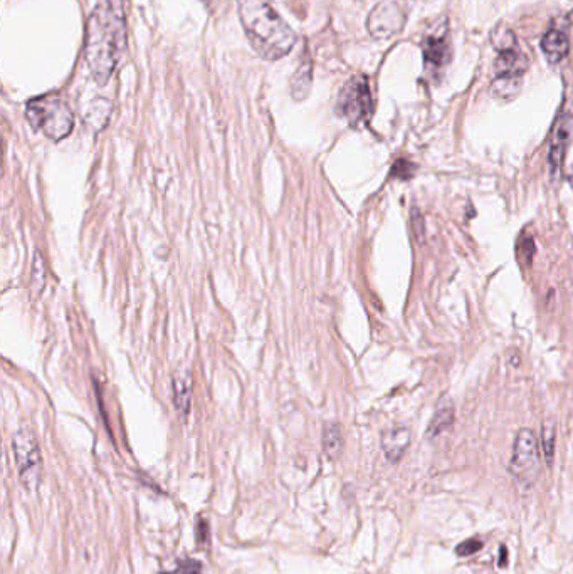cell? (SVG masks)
I'll list each match as a JSON object with an SVG mask.
<instances>
[{"label": "cell", "instance_id": "18", "mask_svg": "<svg viewBox=\"0 0 573 574\" xmlns=\"http://www.w3.org/2000/svg\"><path fill=\"white\" fill-rule=\"evenodd\" d=\"M485 546V541L479 539V538H471V539H466L464 543L457 546L456 553L457 556H472L476 554L478 551H481Z\"/></svg>", "mask_w": 573, "mask_h": 574}, {"label": "cell", "instance_id": "1", "mask_svg": "<svg viewBox=\"0 0 573 574\" xmlns=\"http://www.w3.org/2000/svg\"><path fill=\"white\" fill-rule=\"evenodd\" d=\"M127 49V19L121 0H100L86 26V62L98 85H106Z\"/></svg>", "mask_w": 573, "mask_h": 574}, {"label": "cell", "instance_id": "5", "mask_svg": "<svg viewBox=\"0 0 573 574\" xmlns=\"http://www.w3.org/2000/svg\"><path fill=\"white\" fill-rule=\"evenodd\" d=\"M510 472L520 487L535 486L542 473L540 445L533 430L523 428L516 433Z\"/></svg>", "mask_w": 573, "mask_h": 574}, {"label": "cell", "instance_id": "7", "mask_svg": "<svg viewBox=\"0 0 573 574\" xmlns=\"http://www.w3.org/2000/svg\"><path fill=\"white\" fill-rule=\"evenodd\" d=\"M15 467L26 489L36 490L43 481V456L39 445L29 430H19L12 439Z\"/></svg>", "mask_w": 573, "mask_h": 574}, {"label": "cell", "instance_id": "6", "mask_svg": "<svg viewBox=\"0 0 573 574\" xmlns=\"http://www.w3.org/2000/svg\"><path fill=\"white\" fill-rule=\"evenodd\" d=\"M372 109L373 101L368 77L364 74H356L350 77L340 91L337 113L356 128L367 123L368 118L372 117Z\"/></svg>", "mask_w": 573, "mask_h": 574}, {"label": "cell", "instance_id": "21", "mask_svg": "<svg viewBox=\"0 0 573 574\" xmlns=\"http://www.w3.org/2000/svg\"><path fill=\"white\" fill-rule=\"evenodd\" d=\"M162 574H176V573H162Z\"/></svg>", "mask_w": 573, "mask_h": 574}, {"label": "cell", "instance_id": "12", "mask_svg": "<svg viewBox=\"0 0 573 574\" xmlns=\"http://www.w3.org/2000/svg\"><path fill=\"white\" fill-rule=\"evenodd\" d=\"M542 49L550 64H559L569 56L570 41L565 32L559 29L548 30L542 39Z\"/></svg>", "mask_w": 573, "mask_h": 574}, {"label": "cell", "instance_id": "17", "mask_svg": "<svg viewBox=\"0 0 573 574\" xmlns=\"http://www.w3.org/2000/svg\"><path fill=\"white\" fill-rule=\"evenodd\" d=\"M555 441H557V432L553 422H544L542 427V450H544V460L548 465L553 464V456H555Z\"/></svg>", "mask_w": 573, "mask_h": 574}, {"label": "cell", "instance_id": "3", "mask_svg": "<svg viewBox=\"0 0 573 574\" xmlns=\"http://www.w3.org/2000/svg\"><path fill=\"white\" fill-rule=\"evenodd\" d=\"M498 58L495 61V76L491 83V94L498 101H512L520 93L528 61L520 51L515 34L508 28H500L493 36Z\"/></svg>", "mask_w": 573, "mask_h": 574}, {"label": "cell", "instance_id": "2", "mask_svg": "<svg viewBox=\"0 0 573 574\" xmlns=\"http://www.w3.org/2000/svg\"><path fill=\"white\" fill-rule=\"evenodd\" d=\"M241 22L252 49L267 61H278L291 53L296 34L267 0H241Z\"/></svg>", "mask_w": 573, "mask_h": 574}, {"label": "cell", "instance_id": "13", "mask_svg": "<svg viewBox=\"0 0 573 574\" xmlns=\"http://www.w3.org/2000/svg\"><path fill=\"white\" fill-rule=\"evenodd\" d=\"M453 422H454V407H453V403L451 401H442L438 412L432 416V420L429 424L427 435L430 439L441 435L442 432H446L447 428L453 425Z\"/></svg>", "mask_w": 573, "mask_h": 574}, {"label": "cell", "instance_id": "4", "mask_svg": "<svg viewBox=\"0 0 573 574\" xmlns=\"http://www.w3.org/2000/svg\"><path fill=\"white\" fill-rule=\"evenodd\" d=\"M26 117L34 130L45 133L47 138L54 141H61L73 132V111L56 96H43L29 101Z\"/></svg>", "mask_w": 573, "mask_h": 574}, {"label": "cell", "instance_id": "11", "mask_svg": "<svg viewBox=\"0 0 573 574\" xmlns=\"http://www.w3.org/2000/svg\"><path fill=\"white\" fill-rule=\"evenodd\" d=\"M411 445V430L396 427L387 430L382 435L383 456L389 462H398Z\"/></svg>", "mask_w": 573, "mask_h": 574}, {"label": "cell", "instance_id": "16", "mask_svg": "<svg viewBox=\"0 0 573 574\" xmlns=\"http://www.w3.org/2000/svg\"><path fill=\"white\" fill-rule=\"evenodd\" d=\"M191 378H174V403L182 416L191 412Z\"/></svg>", "mask_w": 573, "mask_h": 574}, {"label": "cell", "instance_id": "20", "mask_svg": "<svg viewBox=\"0 0 573 574\" xmlns=\"http://www.w3.org/2000/svg\"><path fill=\"white\" fill-rule=\"evenodd\" d=\"M570 185L573 187V172L570 174Z\"/></svg>", "mask_w": 573, "mask_h": 574}, {"label": "cell", "instance_id": "15", "mask_svg": "<svg viewBox=\"0 0 573 574\" xmlns=\"http://www.w3.org/2000/svg\"><path fill=\"white\" fill-rule=\"evenodd\" d=\"M309 86H311V62L307 61L294 73L293 81H291V93H293L294 100L303 101L308 96Z\"/></svg>", "mask_w": 573, "mask_h": 574}, {"label": "cell", "instance_id": "23", "mask_svg": "<svg viewBox=\"0 0 573 574\" xmlns=\"http://www.w3.org/2000/svg\"><path fill=\"white\" fill-rule=\"evenodd\" d=\"M572 20H573V14H572Z\"/></svg>", "mask_w": 573, "mask_h": 574}, {"label": "cell", "instance_id": "8", "mask_svg": "<svg viewBox=\"0 0 573 574\" xmlns=\"http://www.w3.org/2000/svg\"><path fill=\"white\" fill-rule=\"evenodd\" d=\"M573 136V96L570 100H567L561 111H560L559 118L555 121L553 132L550 136V148H548V166H550V174L553 180H559L561 175V168H563V160H565V153L567 148L570 145V140Z\"/></svg>", "mask_w": 573, "mask_h": 574}, {"label": "cell", "instance_id": "22", "mask_svg": "<svg viewBox=\"0 0 573 574\" xmlns=\"http://www.w3.org/2000/svg\"><path fill=\"white\" fill-rule=\"evenodd\" d=\"M204 2H209V0H204Z\"/></svg>", "mask_w": 573, "mask_h": 574}, {"label": "cell", "instance_id": "10", "mask_svg": "<svg viewBox=\"0 0 573 574\" xmlns=\"http://www.w3.org/2000/svg\"><path fill=\"white\" fill-rule=\"evenodd\" d=\"M422 56H424V66L426 73L438 77L439 74L447 68L451 62V43L446 26L441 30H436L434 34H429L422 39Z\"/></svg>", "mask_w": 573, "mask_h": 574}, {"label": "cell", "instance_id": "9", "mask_svg": "<svg viewBox=\"0 0 573 574\" xmlns=\"http://www.w3.org/2000/svg\"><path fill=\"white\" fill-rule=\"evenodd\" d=\"M405 15L396 0H382L368 15L367 29L375 39H390L402 29Z\"/></svg>", "mask_w": 573, "mask_h": 574}, {"label": "cell", "instance_id": "14", "mask_svg": "<svg viewBox=\"0 0 573 574\" xmlns=\"http://www.w3.org/2000/svg\"><path fill=\"white\" fill-rule=\"evenodd\" d=\"M323 450L328 458H339L343 450V433L337 424H328L323 430Z\"/></svg>", "mask_w": 573, "mask_h": 574}, {"label": "cell", "instance_id": "19", "mask_svg": "<svg viewBox=\"0 0 573 574\" xmlns=\"http://www.w3.org/2000/svg\"><path fill=\"white\" fill-rule=\"evenodd\" d=\"M412 229H413V234L417 237V240L422 242L424 240V234H426V225H424L421 212L415 206L412 208Z\"/></svg>", "mask_w": 573, "mask_h": 574}]
</instances>
